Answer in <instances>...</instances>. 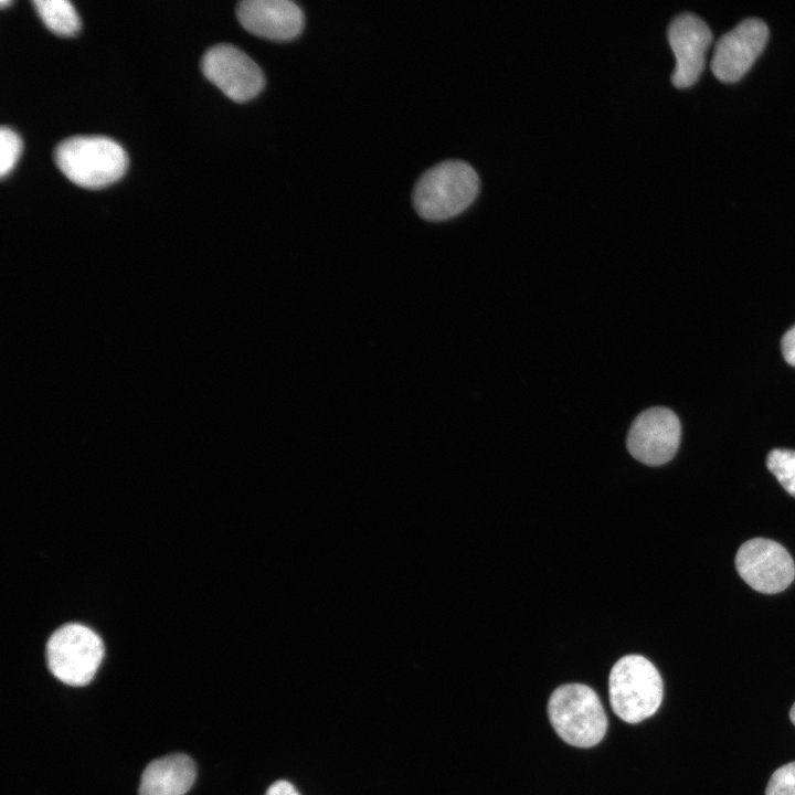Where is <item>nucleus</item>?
<instances>
[{"label": "nucleus", "mask_w": 795, "mask_h": 795, "mask_svg": "<svg viewBox=\"0 0 795 795\" xmlns=\"http://www.w3.org/2000/svg\"><path fill=\"white\" fill-rule=\"evenodd\" d=\"M266 795H300L298 791L286 781H277L266 792Z\"/></svg>", "instance_id": "a211bd4d"}, {"label": "nucleus", "mask_w": 795, "mask_h": 795, "mask_svg": "<svg viewBox=\"0 0 795 795\" xmlns=\"http://www.w3.org/2000/svg\"><path fill=\"white\" fill-rule=\"evenodd\" d=\"M21 151V140L10 128H0V176L8 174L15 165Z\"/></svg>", "instance_id": "2eb2a0df"}, {"label": "nucleus", "mask_w": 795, "mask_h": 795, "mask_svg": "<svg viewBox=\"0 0 795 795\" xmlns=\"http://www.w3.org/2000/svg\"><path fill=\"white\" fill-rule=\"evenodd\" d=\"M765 795H795V761L778 767L772 774Z\"/></svg>", "instance_id": "dca6fc26"}, {"label": "nucleus", "mask_w": 795, "mask_h": 795, "mask_svg": "<svg viewBox=\"0 0 795 795\" xmlns=\"http://www.w3.org/2000/svg\"><path fill=\"white\" fill-rule=\"evenodd\" d=\"M32 4L45 26L61 36L74 35L81 26L78 14L67 0H33Z\"/></svg>", "instance_id": "ddd939ff"}, {"label": "nucleus", "mask_w": 795, "mask_h": 795, "mask_svg": "<svg viewBox=\"0 0 795 795\" xmlns=\"http://www.w3.org/2000/svg\"><path fill=\"white\" fill-rule=\"evenodd\" d=\"M680 431V422L671 410L650 407L634 420L626 446L630 455L640 463L659 466L676 455Z\"/></svg>", "instance_id": "6e6552de"}, {"label": "nucleus", "mask_w": 795, "mask_h": 795, "mask_svg": "<svg viewBox=\"0 0 795 795\" xmlns=\"http://www.w3.org/2000/svg\"><path fill=\"white\" fill-rule=\"evenodd\" d=\"M667 34L676 57L671 81L677 87L691 86L704 68L712 32L701 18L685 12L670 22Z\"/></svg>", "instance_id": "9d476101"}, {"label": "nucleus", "mask_w": 795, "mask_h": 795, "mask_svg": "<svg viewBox=\"0 0 795 795\" xmlns=\"http://www.w3.org/2000/svg\"><path fill=\"white\" fill-rule=\"evenodd\" d=\"M10 3H11V1H9V0H0V6L2 9H4V7L9 6Z\"/></svg>", "instance_id": "aec40b11"}, {"label": "nucleus", "mask_w": 795, "mask_h": 795, "mask_svg": "<svg viewBox=\"0 0 795 795\" xmlns=\"http://www.w3.org/2000/svg\"><path fill=\"white\" fill-rule=\"evenodd\" d=\"M54 161L73 183L99 189L125 173L128 157L115 140L104 136H75L62 140L54 149Z\"/></svg>", "instance_id": "f257e3e1"}, {"label": "nucleus", "mask_w": 795, "mask_h": 795, "mask_svg": "<svg viewBox=\"0 0 795 795\" xmlns=\"http://www.w3.org/2000/svg\"><path fill=\"white\" fill-rule=\"evenodd\" d=\"M768 38L764 21L748 18L717 42L711 61L713 74L722 82L739 81L763 51Z\"/></svg>", "instance_id": "1a4fd4ad"}, {"label": "nucleus", "mask_w": 795, "mask_h": 795, "mask_svg": "<svg viewBox=\"0 0 795 795\" xmlns=\"http://www.w3.org/2000/svg\"><path fill=\"white\" fill-rule=\"evenodd\" d=\"M236 15L246 31L268 40H292L305 25L303 10L289 0H244Z\"/></svg>", "instance_id": "9b49d317"}, {"label": "nucleus", "mask_w": 795, "mask_h": 795, "mask_svg": "<svg viewBox=\"0 0 795 795\" xmlns=\"http://www.w3.org/2000/svg\"><path fill=\"white\" fill-rule=\"evenodd\" d=\"M613 711L627 723H638L653 716L662 701L664 685L659 671L640 655L618 659L608 677Z\"/></svg>", "instance_id": "7ed1b4c3"}, {"label": "nucleus", "mask_w": 795, "mask_h": 795, "mask_svg": "<svg viewBox=\"0 0 795 795\" xmlns=\"http://www.w3.org/2000/svg\"><path fill=\"white\" fill-rule=\"evenodd\" d=\"M548 713L559 736L576 748H592L607 730V718L596 692L582 683L556 688L548 702Z\"/></svg>", "instance_id": "20e7f679"}, {"label": "nucleus", "mask_w": 795, "mask_h": 795, "mask_svg": "<svg viewBox=\"0 0 795 795\" xmlns=\"http://www.w3.org/2000/svg\"><path fill=\"white\" fill-rule=\"evenodd\" d=\"M735 568L745 583L766 594L784 591L795 577V564L788 551L765 538L744 542L736 552Z\"/></svg>", "instance_id": "423d86ee"}, {"label": "nucleus", "mask_w": 795, "mask_h": 795, "mask_svg": "<svg viewBox=\"0 0 795 795\" xmlns=\"http://www.w3.org/2000/svg\"><path fill=\"white\" fill-rule=\"evenodd\" d=\"M195 778L193 761L184 754H171L150 762L142 775L139 795H184Z\"/></svg>", "instance_id": "f8f14e48"}, {"label": "nucleus", "mask_w": 795, "mask_h": 795, "mask_svg": "<svg viewBox=\"0 0 795 795\" xmlns=\"http://www.w3.org/2000/svg\"><path fill=\"white\" fill-rule=\"evenodd\" d=\"M204 76L229 98L244 103L256 97L265 85L261 67L246 53L232 44L209 49L202 60Z\"/></svg>", "instance_id": "0eeeda50"}, {"label": "nucleus", "mask_w": 795, "mask_h": 795, "mask_svg": "<svg viewBox=\"0 0 795 795\" xmlns=\"http://www.w3.org/2000/svg\"><path fill=\"white\" fill-rule=\"evenodd\" d=\"M789 719L793 722V724H795V702L789 710Z\"/></svg>", "instance_id": "6ab92c4d"}, {"label": "nucleus", "mask_w": 795, "mask_h": 795, "mask_svg": "<svg viewBox=\"0 0 795 795\" xmlns=\"http://www.w3.org/2000/svg\"><path fill=\"white\" fill-rule=\"evenodd\" d=\"M52 675L70 686H85L95 676L104 656V645L91 628L65 624L53 632L45 647Z\"/></svg>", "instance_id": "39448f33"}, {"label": "nucleus", "mask_w": 795, "mask_h": 795, "mask_svg": "<svg viewBox=\"0 0 795 795\" xmlns=\"http://www.w3.org/2000/svg\"><path fill=\"white\" fill-rule=\"evenodd\" d=\"M766 466L783 488L795 497V451L772 449L767 455Z\"/></svg>", "instance_id": "4468645a"}, {"label": "nucleus", "mask_w": 795, "mask_h": 795, "mask_svg": "<svg viewBox=\"0 0 795 795\" xmlns=\"http://www.w3.org/2000/svg\"><path fill=\"white\" fill-rule=\"evenodd\" d=\"M782 352L786 362L795 367V325L782 338Z\"/></svg>", "instance_id": "f3484780"}, {"label": "nucleus", "mask_w": 795, "mask_h": 795, "mask_svg": "<svg viewBox=\"0 0 795 795\" xmlns=\"http://www.w3.org/2000/svg\"><path fill=\"white\" fill-rule=\"evenodd\" d=\"M479 178L474 168L462 160L435 165L417 180L413 205L423 219L442 221L464 211L476 198Z\"/></svg>", "instance_id": "f03ea898"}]
</instances>
